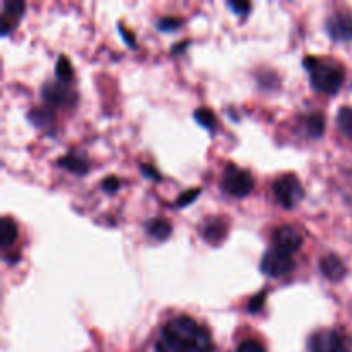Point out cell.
<instances>
[{
    "mask_svg": "<svg viewBox=\"0 0 352 352\" xmlns=\"http://www.w3.org/2000/svg\"><path fill=\"white\" fill-rule=\"evenodd\" d=\"M195 119L198 120L199 124H201L203 127H206V129H213L215 127V116L212 113V110L210 109H199L198 112L195 113Z\"/></svg>",
    "mask_w": 352,
    "mask_h": 352,
    "instance_id": "cell-19",
    "label": "cell"
},
{
    "mask_svg": "<svg viewBox=\"0 0 352 352\" xmlns=\"http://www.w3.org/2000/svg\"><path fill=\"white\" fill-rule=\"evenodd\" d=\"M198 195H199V189H191V191H186L184 195H182L181 198L175 201V206H186L188 203H191L192 199L198 198Z\"/></svg>",
    "mask_w": 352,
    "mask_h": 352,
    "instance_id": "cell-22",
    "label": "cell"
},
{
    "mask_svg": "<svg viewBox=\"0 0 352 352\" xmlns=\"http://www.w3.org/2000/svg\"><path fill=\"white\" fill-rule=\"evenodd\" d=\"M265 298H267V292H260V294H258L256 298L251 299V302H250V311H251V313L260 311V309L263 308Z\"/></svg>",
    "mask_w": 352,
    "mask_h": 352,
    "instance_id": "cell-23",
    "label": "cell"
},
{
    "mask_svg": "<svg viewBox=\"0 0 352 352\" xmlns=\"http://www.w3.org/2000/svg\"><path fill=\"white\" fill-rule=\"evenodd\" d=\"M58 165L64 168H67V170L74 172V174H85V172H88V162L85 160L82 157H78V155H67V157L60 158L58 160Z\"/></svg>",
    "mask_w": 352,
    "mask_h": 352,
    "instance_id": "cell-15",
    "label": "cell"
},
{
    "mask_svg": "<svg viewBox=\"0 0 352 352\" xmlns=\"http://www.w3.org/2000/svg\"><path fill=\"white\" fill-rule=\"evenodd\" d=\"M320 270L330 280H340V278L346 275V265L342 263L339 256L336 254H327L322 258V263H320Z\"/></svg>",
    "mask_w": 352,
    "mask_h": 352,
    "instance_id": "cell-11",
    "label": "cell"
},
{
    "mask_svg": "<svg viewBox=\"0 0 352 352\" xmlns=\"http://www.w3.org/2000/svg\"><path fill=\"white\" fill-rule=\"evenodd\" d=\"M327 31L336 41H351L352 16L347 12H336L327 21Z\"/></svg>",
    "mask_w": 352,
    "mask_h": 352,
    "instance_id": "cell-9",
    "label": "cell"
},
{
    "mask_svg": "<svg viewBox=\"0 0 352 352\" xmlns=\"http://www.w3.org/2000/svg\"><path fill=\"white\" fill-rule=\"evenodd\" d=\"M296 268L294 258L292 254L284 253V251H278L275 248L268 250L265 253L263 260H261V270L265 275L272 278H280L285 275L292 274V270Z\"/></svg>",
    "mask_w": 352,
    "mask_h": 352,
    "instance_id": "cell-5",
    "label": "cell"
},
{
    "mask_svg": "<svg viewBox=\"0 0 352 352\" xmlns=\"http://www.w3.org/2000/svg\"><path fill=\"white\" fill-rule=\"evenodd\" d=\"M227 234V222L220 219H208L201 226V237L212 244H219Z\"/></svg>",
    "mask_w": 352,
    "mask_h": 352,
    "instance_id": "cell-10",
    "label": "cell"
},
{
    "mask_svg": "<svg viewBox=\"0 0 352 352\" xmlns=\"http://www.w3.org/2000/svg\"><path fill=\"white\" fill-rule=\"evenodd\" d=\"M254 188L253 175L248 170H243L237 165L230 164L226 168V174L222 179V189L227 195L234 196V198H244L250 195Z\"/></svg>",
    "mask_w": 352,
    "mask_h": 352,
    "instance_id": "cell-4",
    "label": "cell"
},
{
    "mask_svg": "<svg viewBox=\"0 0 352 352\" xmlns=\"http://www.w3.org/2000/svg\"><path fill=\"white\" fill-rule=\"evenodd\" d=\"M274 248L278 251H284L287 254H294L298 253L299 248L302 244V237L294 227L289 226H282L278 227L277 230L274 232Z\"/></svg>",
    "mask_w": 352,
    "mask_h": 352,
    "instance_id": "cell-8",
    "label": "cell"
},
{
    "mask_svg": "<svg viewBox=\"0 0 352 352\" xmlns=\"http://www.w3.org/2000/svg\"><path fill=\"white\" fill-rule=\"evenodd\" d=\"M337 124H339L340 133L346 138L352 140V109L351 107H342L337 116Z\"/></svg>",
    "mask_w": 352,
    "mask_h": 352,
    "instance_id": "cell-17",
    "label": "cell"
},
{
    "mask_svg": "<svg viewBox=\"0 0 352 352\" xmlns=\"http://www.w3.org/2000/svg\"><path fill=\"white\" fill-rule=\"evenodd\" d=\"M305 65L311 78L313 88L318 91L333 95L340 89L344 82V69L333 60L316 57H306Z\"/></svg>",
    "mask_w": 352,
    "mask_h": 352,
    "instance_id": "cell-2",
    "label": "cell"
},
{
    "mask_svg": "<svg viewBox=\"0 0 352 352\" xmlns=\"http://www.w3.org/2000/svg\"><path fill=\"white\" fill-rule=\"evenodd\" d=\"M179 24H181V21L172 19V17H165V19L158 21V30H162V31H174V30H177Z\"/></svg>",
    "mask_w": 352,
    "mask_h": 352,
    "instance_id": "cell-21",
    "label": "cell"
},
{
    "mask_svg": "<svg viewBox=\"0 0 352 352\" xmlns=\"http://www.w3.org/2000/svg\"><path fill=\"white\" fill-rule=\"evenodd\" d=\"M146 230L153 239L164 241L170 236L172 232V223L167 219H155L146 223Z\"/></svg>",
    "mask_w": 352,
    "mask_h": 352,
    "instance_id": "cell-13",
    "label": "cell"
},
{
    "mask_svg": "<svg viewBox=\"0 0 352 352\" xmlns=\"http://www.w3.org/2000/svg\"><path fill=\"white\" fill-rule=\"evenodd\" d=\"M55 71H57V78L60 79L62 82H71L72 78H74V71H72L71 62L65 57L58 58L57 69H55Z\"/></svg>",
    "mask_w": 352,
    "mask_h": 352,
    "instance_id": "cell-18",
    "label": "cell"
},
{
    "mask_svg": "<svg viewBox=\"0 0 352 352\" xmlns=\"http://www.w3.org/2000/svg\"><path fill=\"white\" fill-rule=\"evenodd\" d=\"M17 239V227L14 223L12 219L6 217L2 220V226H0V244H2L3 250H9Z\"/></svg>",
    "mask_w": 352,
    "mask_h": 352,
    "instance_id": "cell-14",
    "label": "cell"
},
{
    "mask_svg": "<svg viewBox=\"0 0 352 352\" xmlns=\"http://www.w3.org/2000/svg\"><path fill=\"white\" fill-rule=\"evenodd\" d=\"M119 186H120V182L117 181L116 177H107L105 181H103L102 188L105 189V191H109V192H113V191H117V189H119Z\"/></svg>",
    "mask_w": 352,
    "mask_h": 352,
    "instance_id": "cell-24",
    "label": "cell"
},
{
    "mask_svg": "<svg viewBox=\"0 0 352 352\" xmlns=\"http://www.w3.org/2000/svg\"><path fill=\"white\" fill-rule=\"evenodd\" d=\"M305 127L308 131L309 136L318 138L323 134V129H325V119H323L322 113H309L305 119Z\"/></svg>",
    "mask_w": 352,
    "mask_h": 352,
    "instance_id": "cell-16",
    "label": "cell"
},
{
    "mask_svg": "<svg viewBox=\"0 0 352 352\" xmlns=\"http://www.w3.org/2000/svg\"><path fill=\"white\" fill-rule=\"evenodd\" d=\"M308 352H352L351 340L340 330H320L308 342Z\"/></svg>",
    "mask_w": 352,
    "mask_h": 352,
    "instance_id": "cell-3",
    "label": "cell"
},
{
    "mask_svg": "<svg viewBox=\"0 0 352 352\" xmlns=\"http://www.w3.org/2000/svg\"><path fill=\"white\" fill-rule=\"evenodd\" d=\"M274 195L284 208H294L302 199V186L296 175H282L274 184Z\"/></svg>",
    "mask_w": 352,
    "mask_h": 352,
    "instance_id": "cell-6",
    "label": "cell"
},
{
    "mask_svg": "<svg viewBox=\"0 0 352 352\" xmlns=\"http://www.w3.org/2000/svg\"><path fill=\"white\" fill-rule=\"evenodd\" d=\"M236 352H267V351H265V347L261 346L258 340L251 339V340H244V342L237 347Z\"/></svg>",
    "mask_w": 352,
    "mask_h": 352,
    "instance_id": "cell-20",
    "label": "cell"
},
{
    "mask_svg": "<svg viewBox=\"0 0 352 352\" xmlns=\"http://www.w3.org/2000/svg\"><path fill=\"white\" fill-rule=\"evenodd\" d=\"M157 352H213V342L205 327L189 316H179L162 329Z\"/></svg>",
    "mask_w": 352,
    "mask_h": 352,
    "instance_id": "cell-1",
    "label": "cell"
},
{
    "mask_svg": "<svg viewBox=\"0 0 352 352\" xmlns=\"http://www.w3.org/2000/svg\"><path fill=\"white\" fill-rule=\"evenodd\" d=\"M24 12V3L23 2H6L3 3V21H2V34L9 33V30L12 28L14 21L16 23Z\"/></svg>",
    "mask_w": 352,
    "mask_h": 352,
    "instance_id": "cell-12",
    "label": "cell"
},
{
    "mask_svg": "<svg viewBox=\"0 0 352 352\" xmlns=\"http://www.w3.org/2000/svg\"><path fill=\"white\" fill-rule=\"evenodd\" d=\"M41 96H43V100L48 105L55 107V109H58V107H71L78 100V95H76V91L71 88L69 82H47L43 86Z\"/></svg>",
    "mask_w": 352,
    "mask_h": 352,
    "instance_id": "cell-7",
    "label": "cell"
},
{
    "mask_svg": "<svg viewBox=\"0 0 352 352\" xmlns=\"http://www.w3.org/2000/svg\"><path fill=\"white\" fill-rule=\"evenodd\" d=\"M229 7H230V9L236 10L237 14H248V10L251 9V3H248V2H230Z\"/></svg>",
    "mask_w": 352,
    "mask_h": 352,
    "instance_id": "cell-25",
    "label": "cell"
}]
</instances>
